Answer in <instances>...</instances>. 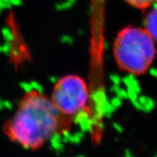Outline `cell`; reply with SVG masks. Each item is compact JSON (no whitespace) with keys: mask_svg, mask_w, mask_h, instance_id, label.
<instances>
[{"mask_svg":"<svg viewBox=\"0 0 157 157\" xmlns=\"http://www.w3.org/2000/svg\"><path fill=\"white\" fill-rule=\"evenodd\" d=\"M50 99L62 115L73 120L87 108L90 99L89 87L80 76H64L54 86Z\"/></svg>","mask_w":157,"mask_h":157,"instance_id":"cell-3","label":"cell"},{"mask_svg":"<svg viewBox=\"0 0 157 157\" xmlns=\"http://www.w3.org/2000/svg\"><path fill=\"white\" fill-rule=\"evenodd\" d=\"M128 3L140 10H146L152 5L157 4V0H125Z\"/></svg>","mask_w":157,"mask_h":157,"instance_id":"cell-5","label":"cell"},{"mask_svg":"<svg viewBox=\"0 0 157 157\" xmlns=\"http://www.w3.org/2000/svg\"><path fill=\"white\" fill-rule=\"evenodd\" d=\"M72 120L62 115L50 98L37 90L22 96L14 115L3 125L8 139L25 149L36 151L55 136L67 132Z\"/></svg>","mask_w":157,"mask_h":157,"instance_id":"cell-1","label":"cell"},{"mask_svg":"<svg viewBox=\"0 0 157 157\" xmlns=\"http://www.w3.org/2000/svg\"><path fill=\"white\" fill-rule=\"evenodd\" d=\"M144 29L152 39L157 42V6H155L146 14L144 20Z\"/></svg>","mask_w":157,"mask_h":157,"instance_id":"cell-4","label":"cell"},{"mask_svg":"<svg viewBox=\"0 0 157 157\" xmlns=\"http://www.w3.org/2000/svg\"><path fill=\"white\" fill-rule=\"evenodd\" d=\"M155 42L144 28L128 26L118 32L113 57L118 67L134 76L144 74L156 55Z\"/></svg>","mask_w":157,"mask_h":157,"instance_id":"cell-2","label":"cell"}]
</instances>
